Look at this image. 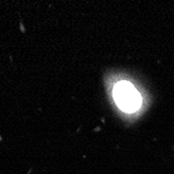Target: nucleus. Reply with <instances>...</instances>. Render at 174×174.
I'll use <instances>...</instances> for the list:
<instances>
[{"mask_svg": "<svg viewBox=\"0 0 174 174\" xmlns=\"http://www.w3.org/2000/svg\"><path fill=\"white\" fill-rule=\"evenodd\" d=\"M114 98L119 108L127 113L139 110L142 97L134 86L128 81H120L114 88Z\"/></svg>", "mask_w": 174, "mask_h": 174, "instance_id": "1", "label": "nucleus"}]
</instances>
